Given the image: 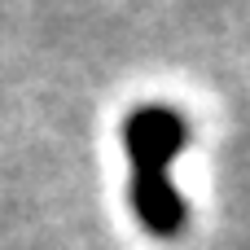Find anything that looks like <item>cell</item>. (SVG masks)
I'll use <instances>...</instances> for the list:
<instances>
[{
	"label": "cell",
	"instance_id": "6da1fadb",
	"mask_svg": "<svg viewBox=\"0 0 250 250\" xmlns=\"http://www.w3.org/2000/svg\"><path fill=\"white\" fill-rule=\"evenodd\" d=\"M119 136H123V154L132 163V211H136L141 229L163 242L180 237L189 224V207L171 180V163L189 145L185 114L163 101H145L123 119Z\"/></svg>",
	"mask_w": 250,
	"mask_h": 250
}]
</instances>
